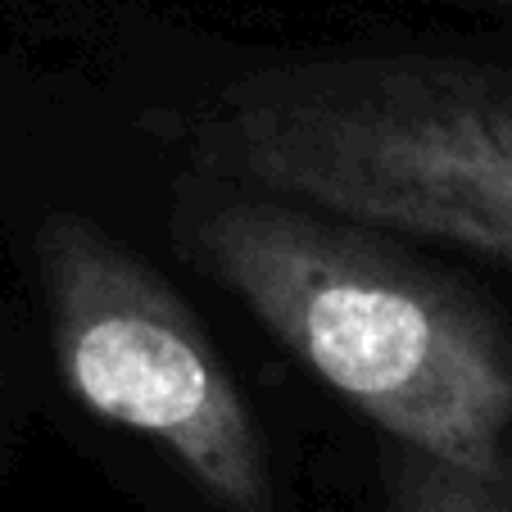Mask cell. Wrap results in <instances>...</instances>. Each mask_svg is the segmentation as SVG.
<instances>
[{
  "label": "cell",
  "instance_id": "6da1fadb",
  "mask_svg": "<svg viewBox=\"0 0 512 512\" xmlns=\"http://www.w3.org/2000/svg\"><path fill=\"white\" fill-rule=\"evenodd\" d=\"M173 241L390 445L463 467L512 463V336L395 232L200 182L177 204Z\"/></svg>",
  "mask_w": 512,
  "mask_h": 512
},
{
  "label": "cell",
  "instance_id": "5b68a950",
  "mask_svg": "<svg viewBox=\"0 0 512 512\" xmlns=\"http://www.w3.org/2000/svg\"><path fill=\"white\" fill-rule=\"evenodd\" d=\"M0 377H5V358H0Z\"/></svg>",
  "mask_w": 512,
  "mask_h": 512
},
{
  "label": "cell",
  "instance_id": "277c9868",
  "mask_svg": "<svg viewBox=\"0 0 512 512\" xmlns=\"http://www.w3.org/2000/svg\"><path fill=\"white\" fill-rule=\"evenodd\" d=\"M381 512H512V463L463 467L390 445Z\"/></svg>",
  "mask_w": 512,
  "mask_h": 512
},
{
  "label": "cell",
  "instance_id": "3957f363",
  "mask_svg": "<svg viewBox=\"0 0 512 512\" xmlns=\"http://www.w3.org/2000/svg\"><path fill=\"white\" fill-rule=\"evenodd\" d=\"M37 272L68 395L150 440L213 508L268 512L259 417L182 290L87 213L37 227Z\"/></svg>",
  "mask_w": 512,
  "mask_h": 512
},
{
  "label": "cell",
  "instance_id": "7a4b0ae2",
  "mask_svg": "<svg viewBox=\"0 0 512 512\" xmlns=\"http://www.w3.org/2000/svg\"><path fill=\"white\" fill-rule=\"evenodd\" d=\"M182 145L200 182L512 268V59L340 50L259 64L191 109Z\"/></svg>",
  "mask_w": 512,
  "mask_h": 512
}]
</instances>
